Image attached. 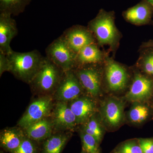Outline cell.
<instances>
[{
  "instance_id": "27",
  "label": "cell",
  "mask_w": 153,
  "mask_h": 153,
  "mask_svg": "<svg viewBox=\"0 0 153 153\" xmlns=\"http://www.w3.org/2000/svg\"><path fill=\"white\" fill-rule=\"evenodd\" d=\"M10 60L7 55L0 52V76H1L6 71H10Z\"/></svg>"
},
{
  "instance_id": "5",
  "label": "cell",
  "mask_w": 153,
  "mask_h": 153,
  "mask_svg": "<svg viewBox=\"0 0 153 153\" xmlns=\"http://www.w3.org/2000/svg\"><path fill=\"white\" fill-rule=\"evenodd\" d=\"M53 100L51 96L45 95L31 102L18 122L19 126L25 129L32 124L47 118L53 109Z\"/></svg>"
},
{
  "instance_id": "12",
  "label": "cell",
  "mask_w": 153,
  "mask_h": 153,
  "mask_svg": "<svg viewBox=\"0 0 153 153\" xmlns=\"http://www.w3.org/2000/svg\"><path fill=\"white\" fill-rule=\"evenodd\" d=\"M18 30L16 21L11 14L1 13L0 15V52L8 55L13 49L10 43L18 34Z\"/></svg>"
},
{
  "instance_id": "10",
  "label": "cell",
  "mask_w": 153,
  "mask_h": 153,
  "mask_svg": "<svg viewBox=\"0 0 153 153\" xmlns=\"http://www.w3.org/2000/svg\"><path fill=\"white\" fill-rule=\"evenodd\" d=\"M105 76L110 89L117 91L124 89L127 84L128 76L123 66L105 56Z\"/></svg>"
},
{
  "instance_id": "18",
  "label": "cell",
  "mask_w": 153,
  "mask_h": 153,
  "mask_svg": "<svg viewBox=\"0 0 153 153\" xmlns=\"http://www.w3.org/2000/svg\"><path fill=\"white\" fill-rule=\"evenodd\" d=\"M71 137L64 132L52 134L41 143L40 153H62Z\"/></svg>"
},
{
  "instance_id": "23",
  "label": "cell",
  "mask_w": 153,
  "mask_h": 153,
  "mask_svg": "<svg viewBox=\"0 0 153 153\" xmlns=\"http://www.w3.org/2000/svg\"><path fill=\"white\" fill-rule=\"evenodd\" d=\"M41 144L25 135L19 147L12 153H40Z\"/></svg>"
},
{
  "instance_id": "30",
  "label": "cell",
  "mask_w": 153,
  "mask_h": 153,
  "mask_svg": "<svg viewBox=\"0 0 153 153\" xmlns=\"http://www.w3.org/2000/svg\"><path fill=\"white\" fill-rule=\"evenodd\" d=\"M143 1H146L148 3L150 4L153 7V0H143Z\"/></svg>"
},
{
  "instance_id": "19",
  "label": "cell",
  "mask_w": 153,
  "mask_h": 153,
  "mask_svg": "<svg viewBox=\"0 0 153 153\" xmlns=\"http://www.w3.org/2000/svg\"><path fill=\"white\" fill-rule=\"evenodd\" d=\"M105 119L110 126H118L123 117V107L120 102L110 99L105 102L103 108Z\"/></svg>"
},
{
  "instance_id": "8",
  "label": "cell",
  "mask_w": 153,
  "mask_h": 153,
  "mask_svg": "<svg viewBox=\"0 0 153 153\" xmlns=\"http://www.w3.org/2000/svg\"><path fill=\"white\" fill-rule=\"evenodd\" d=\"M62 35L70 49L76 54L84 47L96 42L94 36L89 29L79 25L68 28Z\"/></svg>"
},
{
  "instance_id": "28",
  "label": "cell",
  "mask_w": 153,
  "mask_h": 153,
  "mask_svg": "<svg viewBox=\"0 0 153 153\" xmlns=\"http://www.w3.org/2000/svg\"><path fill=\"white\" fill-rule=\"evenodd\" d=\"M139 144L143 153H153V141L149 139H140Z\"/></svg>"
},
{
  "instance_id": "13",
  "label": "cell",
  "mask_w": 153,
  "mask_h": 153,
  "mask_svg": "<svg viewBox=\"0 0 153 153\" xmlns=\"http://www.w3.org/2000/svg\"><path fill=\"white\" fill-rule=\"evenodd\" d=\"M153 15V7L145 1L128 9L123 13L126 21L134 25H143L149 24Z\"/></svg>"
},
{
  "instance_id": "14",
  "label": "cell",
  "mask_w": 153,
  "mask_h": 153,
  "mask_svg": "<svg viewBox=\"0 0 153 153\" xmlns=\"http://www.w3.org/2000/svg\"><path fill=\"white\" fill-rule=\"evenodd\" d=\"M71 102L69 105L76 117L77 124L87 122L95 112V103L89 97H78Z\"/></svg>"
},
{
  "instance_id": "2",
  "label": "cell",
  "mask_w": 153,
  "mask_h": 153,
  "mask_svg": "<svg viewBox=\"0 0 153 153\" xmlns=\"http://www.w3.org/2000/svg\"><path fill=\"white\" fill-rule=\"evenodd\" d=\"M88 28L100 46L108 45L112 49L117 47L121 35L115 24L114 13L100 10L97 16L88 23Z\"/></svg>"
},
{
  "instance_id": "32",
  "label": "cell",
  "mask_w": 153,
  "mask_h": 153,
  "mask_svg": "<svg viewBox=\"0 0 153 153\" xmlns=\"http://www.w3.org/2000/svg\"><path fill=\"white\" fill-rule=\"evenodd\" d=\"M86 153L85 152H84V151H83V150H82V152H81V153Z\"/></svg>"
},
{
  "instance_id": "4",
  "label": "cell",
  "mask_w": 153,
  "mask_h": 153,
  "mask_svg": "<svg viewBox=\"0 0 153 153\" xmlns=\"http://www.w3.org/2000/svg\"><path fill=\"white\" fill-rule=\"evenodd\" d=\"M46 53V57L64 72L76 67L77 54L70 49L62 35L49 44Z\"/></svg>"
},
{
  "instance_id": "24",
  "label": "cell",
  "mask_w": 153,
  "mask_h": 153,
  "mask_svg": "<svg viewBox=\"0 0 153 153\" xmlns=\"http://www.w3.org/2000/svg\"><path fill=\"white\" fill-rule=\"evenodd\" d=\"M149 109L143 105L138 104L133 107L130 111L129 117L132 122L140 123L146 120L149 116Z\"/></svg>"
},
{
  "instance_id": "22",
  "label": "cell",
  "mask_w": 153,
  "mask_h": 153,
  "mask_svg": "<svg viewBox=\"0 0 153 153\" xmlns=\"http://www.w3.org/2000/svg\"><path fill=\"white\" fill-rule=\"evenodd\" d=\"M82 145V150L86 153H100V143L92 136L85 132L80 135Z\"/></svg>"
},
{
  "instance_id": "17",
  "label": "cell",
  "mask_w": 153,
  "mask_h": 153,
  "mask_svg": "<svg viewBox=\"0 0 153 153\" xmlns=\"http://www.w3.org/2000/svg\"><path fill=\"white\" fill-rule=\"evenodd\" d=\"M105 57L104 53L96 43L90 44L82 48L77 53L76 67L88 64H99L104 61Z\"/></svg>"
},
{
  "instance_id": "31",
  "label": "cell",
  "mask_w": 153,
  "mask_h": 153,
  "mask_svg": "<svg viewBox=\"0 0 153 153\" xmlns=\"http://www.w3.org/2000/svg\"><path fill=\"white\" fill-rule=\"evenodd\" d=\"M0 153H5V152L4 151L1 150V152H0Z\"/></svg>"
},
{
  "instance_id": "6",
  "label": "cell",
  "mask_w": 153,
  "mask_h": 153,
  "mask_svg": "<svg viewBox=\"0 0 153 153\" xmlns=\"http://www.w3.org/2000/svg\"><path fill=\"white\" fill-rule=\"evenodd\" d=\"M97 65L77 66L73 69L83 88L93 97L99 94L101 87L102 73Z\"/></svg>"
},
{
  "instance_id": "7",
  "label": "cell",
  "mask_w": 153,
  "mask_h": 153,
  "mask_svg": "<svg viewBox=\"0 0 153 153\" xmlns=\"http://www.w3.org/2000/svg\"><path fill=\"white\" fill-rule=\"evenodd\" d=\"M83 89L73 70L64 72L54 95L57 101H71L79 97Z\"/></svg>"
},
{
  "instance_id": "29",
  "label": "cell",
  "mask_w": 153,
  "mask_h": 153,
  "mask_svg": "<svg viewBox=\"0 0 153 153\" xmlns=\"http://www.w3.org/2000/svg\"><path fill=\"white\" fill-rule=\"evenodd\" d=\"M140 48L141 49L145 48H153V39L143 43L141 46Z\"/></svg>"
},
{
  "instance_id": "1",
  "label": "cell",
  "mask_w": 153,
  "mask_h": 153,
  "mask_svg": "<svg viewBox=\"0 0 153 153\" xmlns=\"http://www.w3.org/2000/svg\"><path fill=\"white\" fill-rule=\"evenodd\" d=\"M7 55L10 60V72L23 82L29 83L41 67L45 57L39 51L27 52L13 51Z\"/></svg>"
},
{
  "instance_id": "16",
  "label": "cell",
  "mask_w": 153,
  "mask_h": 153,
  "mask_svg": "<svg viewBox=\"0 0 153 153\" xmlns=\"http://www.w3.org/2000/svg\"><path fill=\"white\" fill-rule=\"evenodd\" d=\"M22 128H8L2 131L0 134V146L5 152L13 153L23 141L25 134Z\"/></svg>"
},
{
  "instance_id": "11",
  "label": "cell",
  "mask_w": 153,
  "mask_h": 153,
  "mask_svg": "<svg viewBox=\"0 0 153 153\" xmlns=\"http://www.w3.org/2000/svg\"><path fill=\"white\" fill-rule=\"evenodd\" d=\"M153 91V78L140 73H137L135 75L126 97L131 101H143L150 97Z\"/></svg>"
},
{
  "instance_id": "26",
  "label": "cell",
  "mask_w": 153,
  "mask_h": 153,
  "mask_svg": "<svg viewBox=\"0 0 153 153\" xmlns=\"http://www.w3.org/2000/svg\"><path fill=\"white\" fill-rule=\"evenodd\" d=\"M117 153H143L139 144L135 142H128L122 145Z\"/></svg>"
},
{
  "instance_id": "15",
  "label": "cell",
  "mask_w": 153,
  "mask_h": 153,
  "mask_svg": "<svg viewBox=\"0 0 153 153\" xmlns=\"http://www.w3.org/2000/svg\"><path fill=\"white\" fill-rule=\"evenodd\" d=\"M53 129L52 120L46 118L23 129L26 136L41 144L53 134Z\"/></svg>"
},
{
  "instance_id": "9",
  "label": "cell",
  "mask_w": 153,
  "mask_h": 153,
  "mask_svg": "<svg viewBox=\"0 0 153 153\" xmlns=\"http://www.w3.org/2000/svg\"><path fill=\"white\" fill-rule=\"evenodd\" d=\"M53 128L58 132L73 129L77 124L76 117L67 102L57 101L53 108Z\"/></svg>"
},
{
  "instance_id": "3",
  "label": "cell",
  "mask_w": 153,
  "mask_h": 153,
  "mask_svg": "<svg viewBox=\"0 0 153 153\" xmlns=\"http://www.w3.org/2000/svg\"><path fill=\"white\" fill-rule=\"evenodd\" d=\"M64 74V71L45 57L29 84L35 92L50 95L55 93Z\"/></svg>"
},
{
  "instance_id": "21",
  "label": "cell",
  "mask_w": 153,
  "mask_h": 153,
  "mask_svg": "<svg viewBox=\"0 0 153 153\" xmlns=\"http://www.w3.org/2000/svg\"><path fill=\"white\" fill-rule=\"evenodd\" d=\"M28 0H0L1 13L16 15L23 10Z\"/></svg>"
},
{
  "instance_id": "20",
  "label": "cell",
  "mask_w": 153,
  "mask_h": 153,
  "mask_svg": "<svg viewBox=\"0 0 153 153\" xmlns=\"http://www.w3.org/2000/svg\"><path fill=\"white\" fill-rule=\"evenodd\" d=\"M141 49L138 64L146 74L153 77V48Z\"/></svg>"
},
{
  "instance_id": "25",
  "label": "cell",
  "mask_w": 153,
  "mask_h": 153,
  "mask_svg": "<svg viewBox=\"0 0 153 153\" xmlns=\"http://www.w3.org/2000/svg\"><path fill=\"white\" fill-rule=\"evenodd\" d=\"M83 131L93 137L99 143L102 137V132L98 123L91 117L85 125Z\"/></svg>"
}]
</instances>
